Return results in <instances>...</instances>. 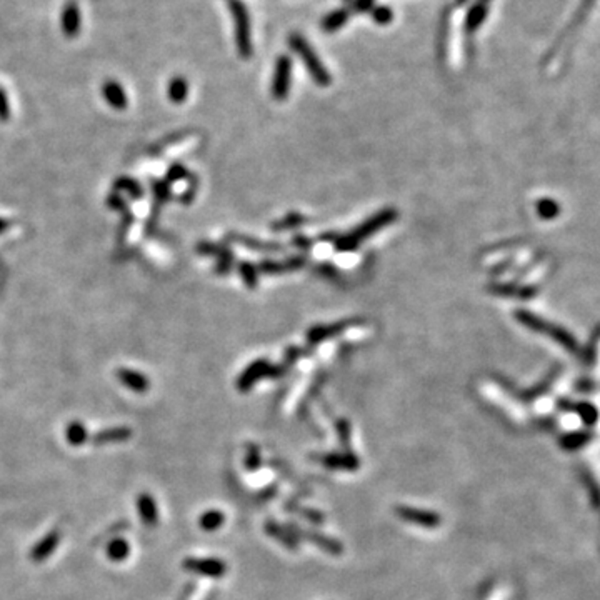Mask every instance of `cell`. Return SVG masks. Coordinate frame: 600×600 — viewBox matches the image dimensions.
<instances>
[{
  "label": "cell",
  "mask_w": 600,
  "mask_h": 600,
  "mask_svg": "<svg viewBox=\"0 0 600 600\" xmlns=\"http://www.w3.org/2000/svg\"><path fill=\"white\" fill-rule=\"evenodd\" d=\"M290 49L300 57V61L303 62L306 69L310 74V77L314 79V82L320 87H327L331 84V74L324 67V63L320 62V58L315 56L314 49L307 44V40L303 39L299 33H294L289 39Z\"/></svg>",
  "instance_id": "obj_1"
},
{
  "label": "cell",
  "mask_w": 600,
  "mask_h": 600,
  "mask_svg": "<svg viewBox=\"0 0 600 600\" xmlns=\"http://www.w3.org/2000/svg\"><path fill=\"white\" fill-rule=\"evenodd\" d=\"M395 219H397L395 210H382V212L375 215V217H370L369 221L363 222L358 229L350 232L349 235H345V237L337 240V248H339V251H354L362 240H365L367 237H370V235H374L375 232H379L382 227L392 223Z\"/></svg>",
  "instance_id": "obj_2"
},
{
  "label": "cell",
  "mask_w": 600,
  "mask_h": 600,
  "mask_svg": "<svg viewBox=\"0 0 600 600\" xmlns=\"http://www.w3.org/2000/svg\"><path fill=\"white\" fill-rule=\"evenodd\" d=\"M229 8L235 25V44H237L239 56L242 58L252 57V39H251V17L242 0H229Z\"/></svg>",
  "instance_id": "obj_3"
},
{
  "label": "cell",
  "mask_w": 600,
  "mask_h": 600,
  "mask_svg": "<svg viewBox=\"0 0 600 600\" xmlns=\"http://www.w3.org/2000/svg\"><path fill=\"white\" fill-rule=\"evenodd\" d=\"M278 375H282L278 367L270 365L267 361H257L242 372V375L237 380V388L240 392H248L253 387V384L259 382L260 379L278 377Z\"/></svg>",
  "instance_id": "obj_4"
},
{
  "label": "cell",
  "mask_w": 600,
  "mask_h": 600,
  "mask_svg": "<svg viewBox=\"0 0 600 600\" xmlns=\"http://www.w3.org/2000/svg\"><path fill=\"white\" fill-rule=\"evenodd\" d=\"M182 567L189 572L197 574V576L221 578L226 576L227 565L221 559H214V557H205V559H198V557H189L184 560Z\"/></svg>",
  "instance_id": "obj_5"
},
{
  "label": "cell",
  "mask_w": 600,
  "mask_h": 600,
  "mask_svg": "<svg viewBox=\"0 0 600 600\" xmlns=\"http://www.w3.org/2000/svg\"><path fill=\"white\" fill-rule=\"evenodd\" d=\"M395 514L399 515L402 521L425 527V529H435V527H439L442 523L441 515L430 512V510L413 509V507H407V505H397Z\"/></svg>",
  "instance_id": "obj_6"
},
{
  "label": "cell",
  "mask_w": 600,
  "mask_h": 600,
  "mask_svg": "<svg viewBox=\"0 0 600 600\" xmlns=\"http://www.w3.org/2000/svg\"><path fill=\"white\" fill-rule=\"evenodd\" d=\"M290 72H292V62H290V58L285 56L278 57L272 80V95L276 100H284L287 94H289Z\"/></svg>",
  "instance_id": "obj_7"
},
{
  "label": "cell",
  "mask_w": 600,
  "mask_h": 600,
  "mask_svg": "<svg viewBox=\"0 0 600 600\" xmlns=\"http://www.w3.org/2000/svg\"><path fill=\"white\" fill-rule=\"evenodd\" d=\"M80 27H82V14H80V8L77 6V2L69 0V2H65V6L62 7V14H61L62 33L65 37H69V39H74V37L79 35Z\"/></svg>",
  "instance_id": "obj_8"
},
{
  "label": "cell",
  "mask_w": 600,
  "mask_h": 600,
  "mask_svg": "<svg viewBox=\"0 0 600 600\" xmlns=\"http://www.w3.org/2000/svg\"><path fill=\"white\" fill-rule=\"evenodd\" d=\"M58 542H61V530H50L44 539H40L39 542L33 545V548L31 551V559L35 562V564H40V562L49 559V557L56 552Z\"/></svg>",
  "instance_id": "obj_9"
},
{
  "label": "cell",
  "mask_w": 600,
  "mask_h": 600,
  "mask_svg": "<svg viewBox=\"0 0 600 600\" xmlns=\"http://www.w3.org/2000/svg\"><path fill=\"white\" fill-rule=\"evenodd\" d=\"M117 379L120 380L124 386L129 388V390L135 392V394H143V392L149 390L150 387V380L145 377V375L141 374L139 370H132V369H119L116 372Z\"/></svg>",
  "instance_id": "obj_10"
},
{
  "label": "cell",
  "mask_w": 600,
  "mask_h": 600,
  "mask_svg": "<svg viewBox=\"0 0 600 600\" xmlns=\"http://www.w3.org/2000/svg\"><path fill=\"white\" fill-rule=\"evenodd\" d=\"M320 462L329 468H340V471H349V472L357 471L358 466H361V460H358L357 455H354L352 452H347V454L322 455V457H320Z\"/></svg>",
  "instance_id": "obj_11"
},
{
  "label": "cell",
  "mask_w": 600,
  "mask_h": 600,
  "mask_svg": "<svg viewBox=\"0 0 600 600\" xmlns=\"http://www.w3.org/2000/svg\"><path fill=\"white\" fill-rule=\"evenodd\" d=\"M102 95L109 102V105H111L112 109H116V111H124V109H127V104H129L124 87H122L119 82H116V80H107V82L104 84Z\"/></svg>",
  "instance_id": "obj_12"
},
{
  "label": "cell",
  "mask_w": 600,
  "mask_h": 600,
  "mask_svg": "<svg viewBox=\"0 0 600 600\" xmlns=\"http://www.w3.org/2000/svg\"><path fill=\"white\" fill-rule=\"evenodd\" d=\"M137 510L141 515V521L143 526L154 527L159 522V510L157 504H155L154 497L150 494H141L137 498Z\"/></svg>",
  "instance_id": "obj_13"
},
{
  "label": "cell",
  "mask_w": 600,
  "mask_h": 600,
  "mask_svg": "<svg viewBox=\"0 0 600 600\" xmlns=\"http://www.w3.org/2000/svg\"><path fill=\"white\" fill-rule=\"evenodd\" d=\"M132 437V430L129 427H112V429L100 430L99 434L94 435L95 445H105V443H120L127 442Z\"/></svg>",
  "instance_id": "obj_14"
},
{
  "label": "cell",
  "mask_w": 600,
  "mask_h": 600,
  "mask_svg": "<svg viewBox=\"0 0 600 600\" xmlns=\"http://www.w3.org/2000/svg\"><path fill=\"white\" fill-rule=\"evenodd\" d=\"M489 6H490V0H479V2L471 7L466 20L467 32L471 33L475 32L477 29L484 24V20L487 19V14H489Z\"/></svg>",
  "instance_id": "obj_15"
},
{
  "label": "cell",
  "mask_w": 600,
  "mask_h": 600,
  "mask_svg": "<svg viewBox=\"0 0 600 600\" xmlns=\"http://www.w3.org/2000/svg\"><path fill=\"white\" fill-rule=\"evenodd\" d=\"M347 327H349V324H345V322L317 325V327L308 331V340H310L312 344H317V342H322L325 339H329V337L337 335V333H340L342 331H344V329H347Z\"/></svg>",
  "instance_id": "obj_16"
},
{
  "label": "cell",
  "mask_w": 600,
  "mask_h": 600,
  "mask_svg": "<svg viewBox=\"0 0 600 600\" xmlns=\"http://www.w3.org/2000/svg\"><path fill=\"white\" fill-rule=\"evenodd\" d=\"M303 534H306V537L308 540H312V542L319 545L320 548H324L325 552L332 553V555H340V553L344 552V547H342V544L339 542V540L325 537V535L317 534V532H314V530H307V532H303Z\"/></svg>",
  "instance_id": "obj_17"
},
{
  "label": "cell",
  "mask_w": 600,
  "mask_h": 600,
  "mask_svg": "<svg viewBox=\"0 0 600 600\" xmlns=\"http://www.w3.org/2000/svg\"><path fill=\"white\" fill-rule=\"evenodd\" d=\"M167 95H168V100L174 104L185 102V99H187L189 95L187 80L184 77L171 79V82H168V87H167Z\"/></svg>",
  "instance_id": "obj_18"
},
{
  "label": "cell",
  "mask_w": 600,
  "mask_h": 600,
  "mask_svg": "<svg viewBox=\"0 0 600 600\" xmlns=\"http://www.w3.org/2000/svg\"><path fill=\"white\" fill-rule=\"evenodd\" d=\"M65 439H67V442H69L70 445H74V447L84 445V443H86L87 439H88L86 425H84L82 422H77V420L70 422V424L67 425V429H65Z\"/></svg>",
  "instance_id": "obj_19"
},
{
  "label": "cell",
  "mask_w": 600,
  "mask_h": 600,
  "mask_svg": "<svg viewBox=\"0 0 600 600\" xmlns=\"http://www.w3.org/2000/svg\"><path fill=\"white\" fill-rule=\"evenodd\" d=\"M349 10L340 8V10H333L322 19V29L325 32H335L349 20Z\"/></svg>",
  "instance_id": "obj_20"
},
{
  "label": "cell",
  "mask_w": 600,
  "mask_h": 600,
  "mask_svg": "<svg viewBox=\"0 0 600 600\" xmlns=\"http://www.w3.org/2000/svg\"><path fill=\"white\" fill-rule=\"evenodd\" d=\"M223 522H226V515H223L221 510H209V512H205L198 519V526L205 532H214L221 529Z\"/></svg>",
  "instance_id": "obj_21"
},
{
  "label": "cell",
  "mask_w": 600,
  "mask_h": 600,
  "mask_svg": "<svg viewBox=\"0 0 600 600\" xmlns=\"http://www.w3.org/2000/svg\"><path fill=\"white\" fill-rule=\"evenodd\" d=\"M130 553V545L125 539H113L112 542L107 545V555L109 559L113 562H122L129 557Z\"/></svg>",
  "instance_id": "obj_22"
},
{
  "label": "cell",
  "mask_w": 600,
  "mask_h": 600,
  "mask_svg": "<svg viewBox=\"0 0 600 600\" xmlns=\"http://www.w3.org/2000/svg\"><path fill=\"white\" fill-rule=\"evenodd\" d=\"M116 189L117 190H125V192H129L130 196L134 198H141L142 197V187L141 184H139L137 180L129 179V177H120V179L116 180Z\"/></svg>",
  "instance_id": "obj_23"
},
{
  "label": "cell",
  "mask_w": 600,
  "mask_h": 600,
  "mask_svg": "<svg viewBox=\"0 0 600 600\" xmlns=\"http://www.w3.org/2000/svg\"><path fill=\"white\" fill-rule=\"evenodd\" d=\"M265 530H267L269 535H272V537H276V539L281 540V542H284L289 548H297V542L290 539L289 535H287V532L282 530L281 527L277 526V523L267 522L265 523Z\"/></svg>",
  "instance_id": "obj_24"
},
{
  "label": "cell",
  "mask_w": 600,
  "mask_h": 600,
  "mask_svg": "<svg viewBox=\"0 0 600 600\" xmlns=\"http://www.w3.org/2000/svg\"><path fill=\"white\" fill-rule=\"evenodd\" d=\"M370 14H372V19H374L375 22L380 24V25H386L388 22H392V19H394V14H392V8L390 7H386V6L374 7L370 10Z\"/></svg>",
  "instance_id": "obj_25"
},
{
  "label": "cell",
  "mask_w": 600,
  "mask_h": 600,
  "mask_svg": "<svg viewBox=\"0 0 600 600\" xmlns=\"http://www.w3.org/2000/svg\"><path fill=\"white\" fill-rule=\"evenodd\" d=\"M260 466V452L257 445L247 447V457H245V467L247 471H257Z\"/></svg>",
  "instance_id": "obj_26"
},
{
  "label": "cell",
  "mask_w": 600,
  "mask_h": 600,
  "mask_svg": "<svg viewBox=\"0 0 600 600\" xmlns=\"http://www.w3.org/2000/svg\"><path fill=\"white\" fill-rule=\"evenodd\" d=\"M239 272H240V276L244 277V282L247 284V287H255L257 285V270H255V267H253V265L244 262V264H240Z\"/></svg>",
  "instance_id": "obj_27"
},
{
  "label": "cell",
  "mask_w": 600,
  "mask_h": 600,
  "mask_svg": "<svg viewBox=\"0 0 600 600\" xmlns=\"http://www.w3.org/2000/svg\"><path fill=\"white\" fill-rule=\"evenodd\" d=\"M223 251H226V247H222V245H217V244L202 242V244L197 245V252L202 253V255H215V257H219Z\"/></svg>",
  "instance_id": "obj_28"
},
{
  "label": "cell",
  "mask_w": 600,
  "mask_h": 600,
  "mask_svg": "<svg viewBox=\"0 0 600 600\" xmlns=\"http://www.w3.org/2000/svg\"><path fill=\"white\" fill-rule=\"evenodd\" d=\"M232 260H234V257H232V253L227 251H223L221 255L217 257V274H227L230 270V265H232Z\"/></svg>",
  "instance_id": "obj_29"
},
{
  "label": "cell",
  "mask_w": 600,
  "mask_h": 600,
  "mask_svg": "<svg viewBox=\"0 0 600 600\" xmlns=\"http://www.w3.org/2000/svg\"><path fill=\"white\" fill-rule=\"evenodd\" d=\"M337 432H339L342 445L349 447L350 445V427H349V422H345V420H339V422H337Z\"/></svg>",
  "instance_id": "obj_30"
},
{
  "label": "cell",
  "mask_w": 600,
  "mask_h": 600,
  "mask_svg": "<svg viewBox=\"0 0 600 600\" xmlns=\"http://www.w3.org/2000/svg\"><path fill=\"white\" fill-rule=\"evenodd\" d=\"M187 177V171H185V167H182L180 164H174L171 168L167 171V179L168 182H177L182 180Z\"/></svg>",
  "instance_id": "obj_31"
},
{
  "label": "cell",
  "mask_w": 600,
  "mask_h": 600,
  "mask_svg": "<svg viewBox=\"0 0 600 600\" xmlns=\"http://www.w3.org/2000/svg\"><path fill=\"white\" fill-rule=\"evenodd\" d=\"M594 3H595V0H582L581 7H578L577 14H576V17H574V22L570 24V27H572V25H577L578 22H581V20L584 19L585 14L590 10V7H592Z\"/></svg>",
  "instance_id": "obj_32"
},
{
  "label": "cell",
  "mask_w": 600,
  "mask_h": 600,
  "mask_svg": "<svg viewBox=\"0 0 600 600\" xmlns=\"http://www.w3.org/2000/svg\"><path fill=\"white\" fill-rule=\"evenodd\" d=\"M154 192L159 200H166V198L171 197V189H168L166 182H154Z\"/></svg>",
  "instance_id": "obj_33"
},
{
  "label": "cell",
  "mask_w": 600,
  "mask_h": 600,
  "mask_svg": "<svg viewBox=\"0 0 600 600\" xmlns=\"http://www.w3.org/2000/svg\"><path fill=\"white\" fill-rule=\"evenodd\" d=\"M8 117H10V107H8L6 92L0 88V120H8Z\"/></svg>",
  "instance_id": "obj_34"
},
{
  "label": "cell",
  "mask_w": 600,
  "mask_h": 600,
  "mask_svg": "<svg viewBox=\"0 0 600 600\" xmlns=\"http://www.w3.org/2000/svg\"><path fill=\"white\" fill-rule=\"evenodd\" d=\"M302 221H303V219L299 217V215H289L285 222H278L277 223V226H281V227H277V229H290V227H292V226L295 227V226H297V223H300Z\"/></svg>",
  "instance_id": "obj_35"
},
{
  "label": "cell",
  "mask_w": 600,
  "mask_h": 600,
  "mask_svg": "<svg viewBox=\"0 0 600 600\" xmlns=\"http://www.w3.org/2000/svg\"><path fill=\"white\" fill-rule=\"evenodd\" d=\"M375 0H354V10L356 12H365L372 10Z\"/></svg>",
  "instance_id": "obj_36"
},
{
  "label": "cell",
  "mask_w": 600,
  "mask_h": 600,
  "mask_svg": "<svg viewBox=\"0 0 600 600\" xmlns=\"http://www.w3.org/2000/svg\"><path fill=\"white\" fill-rule=\"evenodd\" d=\"M109 205L112 207V209H124L125 207V204H124V200H122V198L117 196V194H112L111 197H109Z\"/></svg>",
  "instance_id": "obj_37"
},
{
  "label": "cell",
  "mask_w": 600,
  "mask_h": 600,
  "mask_svg": "<svg viewBox=\"0 0 600 600\" xmlns=\"http://www.w3.org/2000/svg\"><path fill=\"white\" fill-rule=\"evenodd\" d=\"M194 589H196V584H189V585H185L184 592H182V595H180V599H179V600H189V599H190V595H192V592H194Z\"/></svg>",
  "instance_id": "obj_38"
},
{
  "label": "cell",
  "mask_w": 600,
  "mask_h": 600,
  "mask_svg": "<svg viewBox=\"0 0 600 600\" xmlns=\"http://www.w3.org/2000/svg\"><path fill=\"white\" fill-rule=\"evenodd\" d=\"M8 227V222L6 221V219H0V232H3Z\"/></svg>",
  "instance_id": "obj_39"
}]
</instances>
